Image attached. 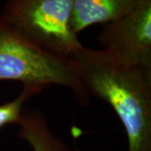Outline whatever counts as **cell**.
I'll return each instance as SVG.
<instances>
[{"label": "cell", "instance_id": "cell-4", "mask_svg": "<svg viewBox=\"0 0 151 151\" xmlns=\"http://www.w3.org/2000/svg\"><path fill=\"white\" fill-rule=\"evenodd\" d=\"M99 41L119 63L151 68V0H140L128 14L105 24Z\"/></svg>", "mask_w": 151, "mask_h": 151}, {"label": "cell", "instance_id": "cell-1", "mask_svg": "<svg viewBox=\"0 0 151 151\" xmlns=\"http://www.w3.org/2000/svg\"><path fill=\"white\" fill-rule=\"evenodd\" d=\"M70 59L87 96L104 100L119 117L128 151H151V68L125 65L84 46Z\"/></svg>", "mask_w": 151, "mask_h": 151}, {"label": "cell", "instance_id": "cell-7", "mask_svg": "<svg viewBox=\"0 0 151 151\" xmlns=\"http://www.w3.org/2000/svg\"><path fill=\"white\" fill-rule=\"evenodd\" d=\"M40 92V91L32 87H23L16 98L0 105V130L10 124L18 125L25 108V103Z\"/></svg>", "mask_w": 151, "mask_h": 151}, {"label": "cell", "instance_id": "cell-3", "mask_svg": "<svg viewBox=\"0 0 151 151\" xmlns=\"http://www.w3.org/2000/svg\"><path fill=\"white\" fill-rule=\"evenodd\" d=\"M3 19L30 43L71 58L83 45L71 26L70 0H9Z\"/></svg>", "mask_w": 151, "mask_h": 151}, {"label": "cell", "instance_id": "cell-5", "mask_svg": "<svg viewBox=\"0 0 151 151\" xmlns=\"http://www.w3.org/2000/svg\"><path fill=\"white\" fill-rule=\"evenodd\" d=\"M71 26L78 35L91 25H103L128 14L140 0H70Z\"/></svg>", "mask_w": 151, "mask_h": 151}, {"label": "cell", "instance_id": "cell-8", "mask_svg": "<svg viewBox=\"0 0 151 151\" xmlns=\"http://www.w3.org/2000/svg\"><path fill=\"white\" fill-rule=\"evenodd\" d=\"M71 151H81V150H79V149H74V150H71Z\"/></svg>", "mask_w": 151, "mask_h": 151}, {"label": "cell", "instance_id": "cell-6", "mask_svg": "<svg viewBox=\"0 0 151 151\" xmlns=\"http://www.w3.org/2000/svg\"><path fill=\"white\" fill-rule=\"evenodd\" d=\"M18 125V136L27 142L32 151H71L51 131L45 117L38 109L24 108Z\"/></svg>", "mask_w": 151, "mask_h": 151}, {"label": "cell", "instance_id": "cell-2", "mask_svg": "<svg viewBox=\"0 0 151 151\" xmlns=\"http://www.w3.org/2000/svg\"><path fill=\"white\" fill-rule=\"evenodd\" d=\"M0 81L22 82L39 91L50 86L70 89L86 107L87 96L73 60L52 54L30 43L8 24L0 14Z\"/></svg>", "mask_w": 151, "mask_h": 151}]
</instances>
